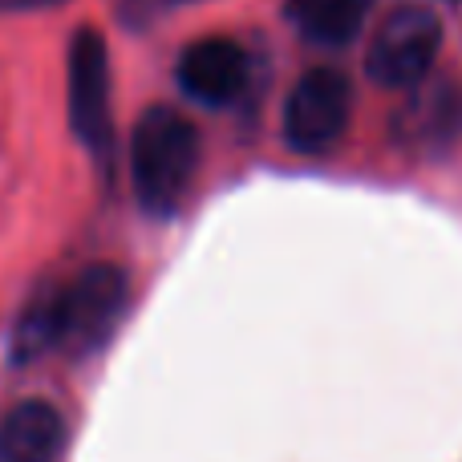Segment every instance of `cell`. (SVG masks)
Here are the masks:
<instances>
[{
	"label": "cell",
	"instance_id": "52a82bcc",
	"mask_svg": "<svg viewBox=\"0 0 462 462\" xmlns=\"http://www.w3.org/2000/svg\"><path fill=\"white\" fill-rule=\"evenodd\" d=\"M65 422L49 402H21L0 418V462H57Z\"/></svg>",
	"mask_w": 462,
	"mask_h": 462
},
{
	"label": "cell",
	"instance_id": "9c48e42d",
	"mask_svg": "<svg viewBox=\"0 0 462 462\" xmlns=\"http://www.w3.org/2000/svg\"><path fill=\"white\" fill-rule=\"evenodd\" d=\"M369 0H288V21L317 45H345L361 32Z\"/></svg>",
	"mask_w": 462,
	"mask_h": 462
},
{
	"label": "cell",
	"instance_id": "277c9868",
	"mask_svg": "<svg viewBox=\"0 0 462 462\" xmlns=\"http://www.w3.org/2000/svg\"><path fill=\"white\" fill-rule=\"evenodd\" d=\"M69 122L73 134L94 151V159H110V57L97 29H78L69 41Z\"/></svg>",
	"mask_w": 462,
	"mask_h": 462
},
{
	"label": "cell",
	"instance_id": "30bf717a",
	"mask_svg": "<svg viewBox=\"0 0 462 462\" xmlns=\"http://www.w3.org/2000/svg\"><path fill=\"white\" fill-rule=\"evenodd\" d=\"M57 0H0V13H21V8H45Z\"/></svg>",
	"mask_w": 462,
	"mask_h": 462
},
{
	"label": "cell",
	"instance_id": "6da1fadb",
	"mask_svg": "<svg viewBox=\"0 0 462 462\" xmlns=\"http://www.w3.org/2000/svg\"><path fill=\"white\" fill-rule=\"evenodd\" d=\"M122 309H126V272L114 263H89L65 288L37 296L24 309L13 337V357L32 361L45 353L86 357L102 349L106 337L118 328Z\"/></svg>",
	"mask_w": 462,
	"mask_h": 462
},
{
	"label": "cell",
	"instance_id": "ba28073f",
	"mask_svg": "<svg viewBox=\"0 0 462 462\" xmlns=\"http://www.w3.org/2000/svg\"><path fill=\"white\" fill-rule=\"evenodd\" d=\"M402 134L418 146H447L462 130V94L458 86H426L414 94L410 110H402Z\"/></svg>",
	"mask_w": 462,
	"mask_h": 462
},
{
	"label": "cell",
	"instance_id": "8992f818",
	"mask_svg": "<svg viewBox=\"0 0 462 462\" xmlns=\"http://www.w3.org/2000/svg\"><path fill=\"white\" fill-rule=\"evenodd\" d=\"M179 86L203 106H227L247 86V57L236 41L203 37L179 57Z\"/></svg>",
	"mask_w": 462,
	"mask_h": 462
},
{
	"label": "cell",
	"instance_id": "3957f363",
	"mask_svg": "<svg viewBox=\"0 0 462 462\" xmlns=\"http://www.w3.org/2000/svg\"><path fill=\"white\" fill-rule=\"evenodd\" d=\"M442 45V24L430 8H398L385 16L369 45V78L385 89H418V81L430 73Z\"/></svg>",
	"mask_w": 462,
	"mask_h": 462
},
{
	"label": "cell",
	"instance_id": "7a4b0ae2",
	"mask_svg": "<svg viewBox=\"0 0 462 462\" xmlns=\"http://www.w3.org/2000/svg\"><path fill=\"white\" fill-rule=\"evenodd\" d=\"M195 167H199V130L171 106H151L138 118L130 143L138 203L151 216H171L183 203Z\"/></svg>",
	"mask_w": 462,
	"mask_h": 462
},
{
	"label": "cell",
	"instance_id": "5b68a950",
	"mask_svg": "<svg viewBox=\"0 0 462 462\" xmlns=\"http://www.w3.org/2000/svg\"><path fill=\"white\" fill-rule=\"evenodd\" d=\"M349 81L337 69H309L284 106V138L304 154H320L345 134Z\"/></svg>",
	"mask_w": 462,
	"mask_h": 462
}]
</instances>
